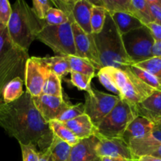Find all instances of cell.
Returning a JSON list of instances; mask_svg holds the SVG:
<instances>
[{
	"instance_id": "6da1fadb",
	"label": "cell",
	"mask_w": 161,
	"mask_h": 161,
	"mask_svg": "<svg viewBox=\"0 0 161 161\" xmlns=\"http://www.w3.org/2000/svg\"><path fill=\"white\" fill-rule=\"evenodd\" d=\"M0 127L20 145H33L39 152H45L53 142V132L27 91L15 102L0 104Z\"/></svg>"
},
{
	"instance_id": "7c38bea8",
	"label": "cell",
	"mask_w": 161,
	"mask_h": 161,
	"mask_svg": "<svg viewBox=\"0 0 161 161\" xmlns=\"http://www.w3.org/2000/svg\"><path fill=\"white\" fill-rule=\"evenodd\" d=\"M32 100L36 109L47 124L50 121L58 119L72 105L70 102H66L63 97H53L46 94L32 97Z\"/></svg>"
},
{
	"instance_id": "e0dca14e",
	"label": "cell",
	"mask_w": 161,
	"mask_h": 161,
	"mask_svg": "<svg viewBox=\"0 0 161 161\" xmlns=\"http://www.w3.org/2000/svg\"><path fill=\"white\" fill-rule=\"evenodd\" d=\"M128 145L137 158L142 156H152L161 159V143L154 140L150 135L142 139L131 140Z\"/></svg>"
},
{
	"instance_id": "ab89813d",
	"label": "cell",
	"mask_w": 161,
	"mask_h": 161,
	"mask_svg": "<svg viewBox=\"0 0 161 161\" xmlns=\"http://www.w3.org/2000/svg\"><path fill=\"white\" fill-rule=\"evenodd\" d=\"M154 22L161 25V0H148Z\"/></svg>"
},
{
	"instance_id": "bcb514c9",
	"label": "cell",
	"mask_w": 161,
	"mask_h": 161,
	"mask_svg": "<svg viewBox=\"0 0 161 161\" xmlns=\"http://www.w3.org/2000/svg\"><path fill=\"white\" fill-rule=\"evenodd\" d=\"M138 161H161V159L152 156H142L138 157Z\"/></svg>"
},
{
	"instance_id": "52a82bcc",
	"label": "cell",
	"mask_w": 161,
	"mask_h": 161,
	"mask_svg": "<svg viewBox=\"0 0 161 161\" xmlns=\"http://www.w3.org/2000/svg\"><path fill=\"white\" fill-rule=\"evenodd\" d=\"M29 58L28 52L15 47L13 42L0 51V104L3 103L2 93L5 86L16 77L25 78V64Z\"/></svg>"
},
{
	"instance_id": "3957f363",
	"label": "cell",
	"mask_w": 161,
	"mask_h": 161,
	"mask_svg": "<svg viewBox=\"0 0 161 161\" xmlns=\"http://www.w3.org/2000/svg\"><path fill=\"white\" fill-rule=\"evenodd\" d=\"M11 7L12 14L6 27L8 34L15 47L28 52L45 23L37 18L32 9L23 0L16 1Z\"/></svg>"
},
{
	"instance_id": "ee69618b",
	"label": "cell",
	"mask_w": 161,
	"mask_h": 161,
	"mask_svg": "<svg viewBox=\"0 0 161 161\" xmlns=\"http://www.w3.org/2000/svg\"><path fill=\"white\" fill-rule=\"evenodd\" d=\"M101 161H138V159H127L122 157H102Z\"/></svg>"
},
{
	"instance_id": "8992f818",
	"label": "cell",
	"mask_w": 161,
	"mask_h": 161,
	"mask_svg": "<svg viewBox=\"0 0 161 161\" xmlns=\"http://www.w3.org/2000/svg\"><path fill=\"white\" fill-rule=\"evenodd\" d=\"M36 39L50 47L58 56H76L70 21L61 25H45Z\"/></svg>"
},
{
	"instance_id": "5bb4252c",
	"label": "cell",
	"mask_w": 161,
	"mask_h": 161,
	"mask_svg": "<svg viewBox=\"0 0 161 161\" xmlns=\"http://www.w3.org/2000/svg\"><path fill=\"white\" fill-rule=\"evenodd\" d=\"M98 141L96 135L80 140L71 148L69 161H101L96 153Z\"/></svg>"
},
{
	"instance_id": "9a60e30c",
	"label": "cell",
	"mask_w": 161,
	"mask_h": 161,
	"mask_svg": "<svg viewBox=\"0 0 161 161\" xmlns=\"http://www.w3.org/2000/svg\"><path fill=\"white\" fill-rule=\"evenodd\" d=\"M138 116L153 124L161 120V91H155L149 97L135 107Z\"/></svg>"
},
{
	"instance_id": "2e32d148",
	"label": "cell",
	"mask_w": 161,
	"mask_h": 161,
	"mask_svg": "<svg viewBox=\"0 0 161 161\" xmlns=\"http://www.w3.org/2000/svg\"><path fill=\"white\" fill-rule=\"evenodd\" d=\"M153 128V123L146 118L138 116L129 124L119 138L129 144L131 140L142 139L149 137Z\"/></svg>"
},
{
	"instance_id": "4fadbf2b",
	"label": "cell",
	"mask_w": 161,
	"mask_h": 161,
	"mask_svg": "<svg viewBox=\"0 0 161 161\" xmlns=\"http://www.w3.org/2000/svg\"><path fill=\"white\" fill-rule=\"evenodd\" d=\"M94 135L99 139L96 148V153L99 158L122 157L127 159H138L132 153L129 145L121 138H105L97 134Z\"/></svg>"
},
{
	"instance_id": "cb8c5ba5",
	"label": "cell",
	"mask_w": 161,
	"mask_h": 161,
	"mask_svg": "<svg viewBox=\"0 0 161 161\" xmlns=\"http://www.w3.org/2000/svg\"><path fill=\"white\" fill-rule=\"evenodd\" d=\"M96 6L104 8L109 14L116 13H126L130 14V0H91Z\"/></svg>"
},
{
	"instance_id": "44dd1931",
	"label": "cell",
	"mask_w": 161,
	"mask_h": 161,
	"mask_svg": "<svg viewBox=\"0 0 161 161\" xmlns=\"http://www.w3.org/2000/svg\"><path fill=\"white\" fill-rule=\"evenodd\" d=\"M39 59L61 80H62L68 73H70L71 69L67 57L56 55L53 57L39 58Z\"/></svg>"
},
{
	"instance_id": "4dcf8cb0",
	"label": "cell",
	"mask_w": 161,
	"mask_h": 161,
	"mask_svg": "<svg viewBox=\"0 0 161 161\" xmlns=\"http://www.w3.org/2000/svg\"><path fill=\"white\" fill-rule=\"evenodd\" d=\"M70 81L73 86H76L80 91H86L87 94H93V88L91 85L93 77L75 72H70Z\"/></svg>"
},
{
	"instance_id": "8fae6325",
	"label": "cell",
	"mask_w": 161,
	"mask_h": 161,
	"mask_svg": "<svg viewBox=\"0 0 161 161\" xmlns=\"http://www.w3.org/2000/svg\"><path fill=\"white\" fill-rule=\"evenodd\" d=\"M72 30L76 56L89 60L96 70H100L102 67L93 34H86L75 22L72 23Z\"/></svg>"
},
{
	"instance_id": "74e56055",
	"label": "cell",
	"mask_w": 161,
	"mask_h": 161,
	"mask_svg": "<svg viewBox=\"0 0 161 161\" xmlns=\"http://www.w3.org/2000/svg\"><path fill=\"white\" fill-rule=\"evenodd\" d=\"M51 2L53 5L56 6V8L59 9L67 15L71 23H73L74 20L72 17V11H73L75 0H53Z\"/></svg>"
},
{
	"instance_id": "30bf717a",
	"label": "cell",
	"mask_w": 161,
	"mask_h": 161,
	"mask_svg": "<svg viewBox=\"0 0 161 161\" xmlns=\"http://www.w3.org/2000/svg\"><path fill=\"white\" fill-rule=\"evenodd\" d=\"M50 73V70L41 62L39 58L31 57L26 61L25 69V83L27 92L32 97L42 94L44 84Z\"/></svg>"
},
{
	"instance_id": "8d00e7d4",
	"label": "cell",
	"mask_w": 161,
	"mask_h": 161,
	"mask_svg": "<svg viewBox=\"0 0 161 161\" xmlns=\"http://www.w3.org/2000/svg\"><path fill=\"white\" fill-rule=\"evenodd\" d=\"M12 14V7L8 0H0V29L6 28Z\"/></svg>"
},
{
	"instance_id": "ba28073f",
	"label": "cell",
	"mask_w": 161,
	"mask_h": 161,
	"mask_svg": "<svg viewBox=\"0 0 161 161\" xmlns=\"http://www.w3.org/2000/svg\"><path fill=\"white\" fill-rule=\"evenodd\" d=\"M122 40L127 56L133 64L153 58L152 47L154 39L145 25L122 35Z\"/></svg>"
},
{
	"instance_id": "7dc6e473",
	"label": "cell",
	"mask_w": 161,
	"mask_h": 161,
	"mask_svg": "<svg viewBox=\"0 0 161 161\" xmlns=\"http://www.w3.org/2000/svg\"><path fill=\"white\" fill-rule=\"evenodd\" d=\"M154 127H157V128L161 129V120L158 121V122L156 123V124H154Z\"/></svg>"
},
{
	"instance_id": "7bdbcfd3",
	"label": "cell",
	"mask_w": 161,
	"mask_h": 161,
	"mask_svg": "<svg viewBox=\"0 0 161 161\" xmlns=\"http://www.w3.org/2000/svg\"><path fill=\"white\" fill-rule=\"evenodd\" d=\"M150 136L152 137L154 140H156V141L158 142L161 143V129L157 128V127H154Z\"/></svg>"
},
{
	"instance_id": "484cf974",
	"label": "cell",
	"mask_w": 161,
	"mask_h": 161,
	"mask_svg": "<svg viewBox=\"0 0 161 161\" xmlns=\"http://www.w3.org/2000/svg\"><path fill=\"white\" fill-rule=\"evenodd\" d=\"M71 72H78L94 78L96 75V69L94 64L87 59L77 56H68Z\"/></svg>"
},
{
	"instance_id": "1f68e13d",
	"label": "cell",
	"mask_w": 161,
	"mask_h": 161,
	"mask_svg": "<svg viewBox=\"0 0 161 161\" xmlns=\"http://www.w3.org/2000/svg\"><path fill=\"white\" fill-rule=\"evenodd\" d=\"M135 65L142 68L153 75L161 83V57L152 58L147 61L135 64Z\"/></svg>"
},
{
	"instance_id": "ac0fdd59",
	"label": "cell",
	"mask_w": 161,
	"mask_h": 161,
	"mask_svg": "<svg viewBox=\"0 0 161 161\" xmlns=\"http://www.w3.org/2000/svg\"><path fill=\"white\" fill-rule=\"evenodd\" d=\"M92 7L91 0H75L72 11L74 22L86 34H92L91 26Z\"/></svg>"
},
{
	"instance_id": "5b68a950",
	"label": "cell",
	"mask_w": 161,
	"mask_h": 161,
	"mask_svg": "<svg viewBox=\"0 0 161 161\" xmlns=\"http://www.w3.org/2000/svg\"><path fill=\"white\" fill-rule=\"evenodd\" d=\"M137 116H138L135 107L119 99L113 109L95 125L96 134L105 138H119Z\"/></svg>"
},
{
	"instance_id": "603a6c76",
	"label": "cell",
	"mask_w": 161,
	"mask_h": 161,
	"mask_svg": "<svg viewBox=\"0 0 161 161\" xmlns=\"http://www.w3.org/2000/svg\"><path fill=\"white\" fill-rule=\"evenodd\" d=\"M48 124L55 137L66 142L72 147L80 141L63 123L53 119L50 121Z\"/></svg>"
},
{
	"instance_id": "277c9868",
	"label": "cell",
	"mask_w": 161,
	"mask_h": 161,
	"mask_svg": "<svg viewBox=\"0 0 161 161\" xmlns=\"http://www.w3.org/2000/svg\"><path fill=\"white\" fill-rule=\"evenodd\" d=\"M105 68L114 80L120 93V99L126 101L132 106L135 107L142 102L156 91L138 78L130 70L129 66L124 69Z\"/></svg>"
},
{
	"instance_id": "f6af8a7d",
	"label": "cell",
	"mask_w": 161,
	"mask_h": 161,
	"mask_svg": "<svg viewBox=\"0 0 161 161\" xmlns=\"http://www.w3.org/2000/svg\"><path fill=\"white\" fill-rule=\"evenodd\" d=\"M50 154H51L50 147L45 152H39V161H47Z\"/></svg>"
},
{
	"instance_id": "60d3db41",
	"label": "cell",
	"mask_w": 161,
	"mask_h": 161,
	"mask_svg": "<svg viewBox=\"0 0 161 161\" xmlns=\"http://www.w3.org/2000/svg\"><path fill=\"white\" fill-rule=\"evenodd\" d=\"M146 27L149 29L154 41L161 40V25L157 22H151L146 25Z\"/></svg>"
},
{
	"instance_id": "c3c4849f",
	"label": "cell",
	"mask_w": 161,
	"mask_h": 161,
	"mask_svg": "<svg viewBox=\"0 0 161 161\" xmlns=\"http://www.w3.org/2000/svg\"><path fill=\"white\" fill-rule=\"evenodd\" d=\"M47 161H53V158H52V156H51V154H50V157H48V159H47Z\"/></svg>"
},
{
	"instance_id": "9c48e42d",
	"label": "cell",
	"mask_w": 161,
	"mask_h": 161,
	"mask_svg": "<svg viewBox=\"0 0 161 161\" xmlns=\"http://www.w3.org/2000/svg\"><path fill=\"white\" fill-rule=\"evenodd\" d=\"M118 96L93 89L92 94L85 95V114L87 115L94 126L102 121L119 101Z\"/></svg>"
},
{
	"instance_id": "f35d334b",
	"label": "cell",
	"mask_w": 161,
	"mask_h": 161,
	"mask_svg": "<svg viewBox=\"0 0 161 161\" xmlns=\"http://www.w3.org/2000/svg\"><path fill=\"white\" fill-rule=\"evenodd\" d=\"M22 161H39V152L33 145H20Z\"/></svg>"
},
{
	"instance_id": "83f0119b",
	"label": "cell",
	"mask_w": 161,
	"mask_h": 161,
	"mask_svg": "<svg viewBox=\"0 0 161 161\" xmlns=\"http://www.w3.org/2000/svg\"><path fill=\"white\" fill-rule=\"evenodd\" d=\"M42 94L53 96L57 97H63L61 80L54 73L50 71V73L44 84Z\"/></svg>"
},
{
	"instance_id": "836d02e7",
	"label": "cell",
	"mask_w": 161,
	"mask_h": 161,
	"mask_svg": "<svg viewBox=\"0 0 161 161\" xmlns=\"http://www.w3.org/2000/svg\"><path fill=\"white\" fill-rule=\"evenodd\" d=\"M97 76L100 83L104 86V87L106 88L108 91H111L112 93L116 94V96H118L120 98V93H119V90H118L117 86H116V83H115L114 80L111 76V75L108 73L106 68L105 67L101 69L97 72Z\"/></svg>"
},
{
	"instance_id": "7a4b0ae2",
	"label": "cell",
	"mask_w": 161,
	"mask_h": 161,
	"mask_svg": "<svg viewBox=\"0 0 161 161\" xmlns=\"http://www.w3.org/2000/svg\"><path fill=\"white\" fill-rule=\"evenodd\" d=\"M101 67L124 69L133 64L124 48L122 35L119 33L109 14H107L102 31L93 34Z\"/></svg>"
},
{
	"instance_id": "f546056e",
	"label": "cell",
	"mask_w": 161,
	"mask_h": 161,
	"mask_svg": "<svg viewBox=\"0 0 161 161\" xmlns=\"http://www.w3.org/2000/svg\"><path fill=\"white\" fill-rule=\"evenodd\" d=\"M129 69L138 78H139L148 86L153 88L156 91H161V83L153 75L149 73L145 69L135 65V64H131L129 66Z\"/></svg>"
},
{
	"instance_id": "d4e9b609",
	"label": "cell",
	"mask_w": 161,
	"mask_h": 161,
	"mask_svg": "<svg viewBox=\"0 0 161 161\" xmlns=\"http://www.w3.org/2000/svg\"><path fill=\"white\" fill-rule=\"evenodd\" d=\"M130 14L140 20L143 25L146 26L151 22H154L148 0H130Z\"/></svg>"
},
{
	"instance_id": "e575fe53",
	"label": "cell",
	"mask_w": 161,
	"mask_h": 161,
	"mask_svg": "<svg viewBox=\"0 0 161 161\" xmlns=\"http://www.w3.org/2000/svg\"><path fill=\"white\" fill-rule=\"evenodd\" d=\"M85 113L84 103H78L72 105L66 111H64L56 120L61 123H65L67 121L72 120Z\"/></svg>"
},
{
	"instance_id": "4316f807",
	"label": "cell",
	"mask_w": 161,
	"mask_h": 161,
	"mask_svg": "<svg viewBox=\"0 0 161 161\" xmlns=\"http://www.w3.org/2000/svg\"><path fill=\"white\" fill-rule=\"evenodd\" d=\"M72 146L61 141L53 135V140L50 146L53 161H69Z\"/></svg>"
},
{
	"instance_id": "f1b7e54d",
	"label": "cell",
	"mask_w": 161,
	"mask_h": 161,
	"mask_svg": "<svg viewBox=\"0 0 161 161\" xmlns=\"http://www.w3.org/2000/svg\"><path fill=\"white\" fill-rule=\"evenodd\" d=\"M107 11L101 6L93 4L91 17V26L92 34H97L102 30L106 18Z\"/></svg>"
},
{
	"instance_id": "7402d4cb",
	"label": "cell",
	"mask_w": 161,
	"mask_h": 161,
	"mask_svg": "<svg viewBox=\"0 0 161 161\" xmlns=\"http://www.w3.org/2000/svg\"><path fill=\"white\" fill-rule=\"evenodd\" d=\"M24 80L20 77H16L9 82L3 88L2 93L3 103L8 104L20 98L24 94Z\"/></svg>"
},
{
	"instance_id": "b9f144b4",
	"label": "cell",
	"mask_w": 161,
	"mask_h": 161,
	"mask_svg": "<svg viewBox=\"0 0 161 161\" xmlns=\"http://www.w3.org/2000/svg\"><path fill=\"white\" fill-rule=\"evenodd\" d=\"M153 58L161 57V40L154 41V43L152 47Z\"/></svg>"
},
{
	"instance_id": "ffe728a7",
	"label": "cell",
	"mask_w": 161,
	"mask_h": 161,
	"mask_svg": "<svg viewBox=\"0 0 161 161\" xmlns=\"http://www.w3.org/2000/svg\"><path fill=\"white\" fill-rule=\"evenodd\" d=\"M110 15L121 35H124L144 26L140 20L131 14L126 13H116Z\"/></svg>"
},
{
	"instance_id": "d6a6232c",
	"label": "cell",
	"mask_w": 161,
	"mask_h": 161,
	"mask_svg": "<svg viewBox=\"0 0 161 161\" xmlns=\"http://www.w3.org/2000/svg\"><path fill=\"white\" fill-rule=\"evenodd\" d=\"M69 21L64 12L56 7H51L47 12L44 23L47 25H61Z\"/></svg>"
},
{
	"instance_id": "d590c367",
	"label": "cell",
	"mask_w": 161,
	"mask_h": 161,
	"mask_svg": "<svg viewBox=\"0 0 161 161\" xmlns=\"http://www.w3.org/2000/svg\"><path fill=\"white\" fill-rule=\"evenodd\" d=\"M51 1L47 0H34L32 2V11L39 20L44 21L47 12L51 7H53Z\"/></svg>"
},
{
	"instance_id": "d6986e66",
	"label": "cell",
	"mask_w": 161,
	"mask_h": 161,
	"mask_svg": "<svg viewBox=\"0 0 161 161\" xmlns=\"http://www.w3.org/2000/svg\"><path fill=\"white\" fill-rule=\"evenodd\" d=\"M80 140L89 138L96 134V127L86 114L63 123Z\"/></svg>"
}]
</instances>
